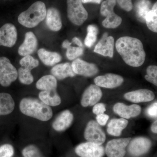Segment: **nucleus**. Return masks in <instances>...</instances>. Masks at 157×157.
Listing matches in <instances>:
<instances>
[{
	"instance_id": "nucleus-1",
	"label": "nucleus",
	"mask_w": 157,
	"mask_h": 157,
	"mask_svg": "<svg viewBox=\"0 0 157 157\" xmlns=\"http://www.w3.org/2000/svg\"><path fill=\"white\" fill-rule=\"evenodd\" d=\"M116 48L125 63L132 67L142 66L146 53L139 39L129 36L122 37L116 42Z\"/></svg>"
},
{
	"instance_id": "nucleus-2",
	"label": "nucleus",
	"mask_w": 157,
	"mask_h": 157,
	"mask_svg": "<svg viewBox=\"0 0 157 157\" xmlns=\"http://www.w3.org/2000/svg\"><path fill=\"white\" fill-rule=\"evenodd\" d=\"M19 108L23 114L42 121L49 120L53 115L50 106L35 98H23L20 103Z\"/></svg>"
},
{
	"instance_id": "nucleus-3",
	"label": "nucleus",
	"mask_w": 157,
	"mask_h": 157,
	"mask_svg": "<svg viewBox=\"0 0 157 157\" xmlns=\"http://www.w3.org/2000/svg\"><path fill=\"white\" fill-rule=\"evenodd\" d=\"M46 7L44 2H36L27 10L21 12L18 17V21L21 25L28 28L35 27L46 17Z\"/></svg>"
},
{
	"instance_id": "nucleus-4",
	"label": "nucleus",
	"mask_w": 157,
	"mask_h": 157,
	"mask_svg": "<svg viewBox=\"0 0 157 157\" xmlns=\"http://www.w3.org/2000/svg\"><path fill=\"white\" fill-rule=\"evenodd\" d=\"M21 67L17 71L19 81L23 84L30 85L34 81L31 71L39 66V62L30 55L24 57L19 62Z\"/></svg>"
},
{
	"instance_id": "nucleus-5",
	"label": "nucleus",
	"mask_w": 157,
	"mask_h": 157,
	"mask_svg": "<svg viewBox=\"0 0 157 157\" xmlns=\"http://www.w3.org/2000/svg\"><path fill=\"white\" fill-rule=\"evenodd\" d=\"M67 15L73 24L81 25L87 20V11L82 5V0H67Z\"/></svg>"
},
{
	"instance_id": "nucleus-6",
	"label": "nucleus",
	"mask_w": 157,
	"mask_h": 157,
	"mask_svg": "<svg viewBox=\"0 0 157 157\" xmlns=\"http://www.w3.org/2000/svg\"><path fill=\"white\" fill-rule=\"evenodd\" d=\"M17 77V69L10 60L6 57H0V84L4 87H8Z\"/></svg>"
},
{
	"instance_id": "nucleus-7",
	"label": "nucleus",
	"mask_w": 157,
	"mask_h": 157,
	"mask_svg": "<svg viewBox=\"0 0 157 157\" xmlns=\"http://www.w3.org/2000/svg\"><path fill=\"white\" fill-rule=\"evenodd\" d=\"M85 138L89 142L102 145L106 140V135L99 124L94 121L88 123L85 130Z\"/></svg>"
},
{
	"instance_id": "nucleus-8",
	"label": "nucleus",
	"mask_w": 157,
	"mask_h": 157,
	"mask_svg": "<svg viewBox=\"0 0 157 157\" xmlns=\"http://www.w3.org/2000/svg\"><path fill=\"white\" fill-rule=\"evenodd\" d=\"M131 140V138H122L109 140L105 150L107 157H124L126 154V147Z\"/></svg>"
},
{
	"instance_id": "nucleus-9",
	"label": "nucleus",
	"mask_w": 157,
	"mask_h": 157,
	"mask_svg": "<svg viewBox=\"0 0 157 157\" xmlns=\"http://www.w3.org/2000/svg\"><path fill=\"white\" fill-rule=\"evenodd\" d=\"M75 151L80 157H103L105 154L104 147L89 141L78 144Z\"/></svg>"
},
{
	"instance_id": "nucleus-10",
	"label": "nucleus",
	"mask_w": 157,
	"mask_h": 157,
	"mask_svg": "<svg viewBox=\"0 0 157 157\" xmlns=\"http://www.w3.org/2000/svg\"><path fill=\"white\" fill-rule=\"evenodd\" d=\"M17 29L14 25L6 23L0 28V46L11 48L17 40Z\"/></svg>"
},
{
	"instance_id": "nucleus-11",
	"label": "nucleus",
	"mask_w": 157,
	"mask_h": 157,
	"mask_svg": "<svg viewBox=\"0 0 157 157\" xmlns=\"http://www.w3.org/2000/svg\"><path fill=\"white\" fill-rule=\"evenodd\" d=\"M71 66L75 74L85 77L95 76L99 72V69L95 64L88 63L79 59L74 60Z\"/></svg>"
},
{
	"instance_id": "nucleus-12",
	"label": "nucleus",
	"mask_w": 157,
	"mask_h": 157,
	"mask_svg": "<svg viewBox=\"0 0 157 157\" xmlns=\"http://www.w3.org/2000/svg\"><path fill=\"white\" fill-rule=\"evenodd\" d=\"M128 144L129 153L134 156H140L149 151L151 147L152 143L148 138L138 137L132 140Z\"/></svg>"
},
{
	"instance_id": "nucleus-13",
	"label": "nucleus",
	"mask_w": 157,
	"mask_h": 157,
	"mask_svg": "<svg viewBox=\"0 0 157 157\" xmlns=\"http://www.w3.org/2000/svg\"><path fill=\"white\" fill-rule=\"evenodd\" d=\"M102 95L99 86L96 85H90L83 93L81 101L82 106L85 107L95 105L101 100Z\"/></svg>"
},
{
	"instance_id": "nucleus-14",
	"label": "nucleus",
	"mask_w": 157,
	"mask_h": 157,
	"mask_svg": "<svg viewBox=\"0 0 157 157\" xmlns=\"http://www.w3.org/2000/svg\"><path fill=\"white\" fill-rule=\"evenodd\" d=\"M95 83L96 85L105 88L113 89L121 85L124 81L121 76L113 73H107L103 76H97L95 78Z\"/></svg>"
},
{
	"instance_id": "nucleus-15",
	"label": "nucleus",
	"mask_w": 157,
	"mask_h": 157,
	"mask_svg": "<svg viewBox=\"0 0 157 157\" xmlns=\"http://www.w3.org/2000/svg\"><path fill=\"white\" fill-rule=\"evenodd\" d=\"M113 110L121 117L129 119L138 116L141 113V108L137 104L127 106L123 103H117L113 106Z\"/></svg>"
},
{
	"instance_id": "nucleus-16",
	"label": "nucleus",
	"mask_w": 157,
	"mask_h": 157,
	"mask_svg": "<svg viewBox=\"0 0 157 157\" xmlns=\"http://www.w3.org/2000/svg\"><path fill=\"white\" fill-rule=\"evenodd\" d=\"M114 39L111 36H108L105 33L103 37L95 46L94 52L104 56L113 57L114 50Z\"/></svg>"
},
{
	"instance_id": "nucleus-17",
	"label": "nucleus",
	"mask_w": 157,
	"mask_h": 157,
	"mask_svg": "<svg viewBox=\"0 0 157 157\" xmlns=\"http://www.w3.org/2000/svg\"><path fill=\"white\" fill-rule=\"evenodd\" d=\"M124 97L132 103H140L153 101L155 95L154 93L150 90L140 89L126 93Z\"/></svg>"
},
{
	"instance_id": "nucleus-18",
	"label": "nucleus",
	"mask_w": 157,
	"mask_h": 157,
	"mask_svg": "<svg viewBox=\"0 0 157 157\" xmlns=\"http://www.w3.org/2000/svg\"><path fill=\"white\" fill-rule=\"evenodd\" d=\"M37 46L38 41L35 34L32 32H27L24 41L18 48V53L21 56L30 55L36 49Z\"/></svg>"
},
{
	"instance_id": "nucleus-19",
	"label": "nucleus",
	"mask_w": 157,
	"mask_h": 157,
	"mask_svg": "<svg viewBox=\"0 0 157 157\" xmlns=\"http://www.w3.org/2000/svg\"><path fill=\"white\" fill-rule=\"evenodd\" d=\"M73 115L70 110H65L59 114L52 124L53 128L57 132H63L72 124Z\"/></svg>"
},
{
	"instance_id": "nucleus-20",
	"label": "nucleus",
	"mask_w": 157,
	"mask_h": 157,
	"mask_svg": "<svg viewBox=\"0 0 157 157\" xmlns=\"http://www.w3.org/2000/svg\"><path fill=\"white\" fill-rule=\"evenodd\" d=\"M46 23L51 30L57 32L62 27V22L60 14L58 9L50 8L46 12Z\"/></svg>"
},
{
	"instance_id": "nucleus-21",
	"label": "nucleus",
	"mask_w": 157,
	"mask_h": 157,
	"mask_svg": "<svg viewBox=\"0 0 157 157\" xmlns=\"http://www.w3.org/2000/svg\"><path fill=\"white\" fill-rule=\"evenodd\" d=\"M52 75L59 80H62L67 77H73L76 74L73 72L72 66L68 63L56 65L51 70Z\"/></svg>"
},
{
	"instance_id": "nucleus-22",
	"label": "nucleus",
	"mask_w": 157,
	"mask_h": 157,
	"mask_svg": "<svg viewBox=\"0 0 157 157\" xmlns=\"http://www.w3.org/2000/svg\"><path fill=\"white\" fill-rule=\"evenodd\" d=\"M39 97L40 101L50 107L59 106L61 103V99L56 90H42L39 93Z\"/></svg>"
},
{
	"instance_id": "nucleus-23",
	"label": "nucleus",
	"mask_w": 157,
	"mask_h": 157,
	"mask_svg": "<svg viewBox=\"0 0 157 157\" xmlns=\"http://www.w3.org/2000/svg\"><path fill=\"white\" fill-rule=\"evenodd\" d=\"M38 54L43 63L49 67L54 66L60 62L62 59V57L59 54L56 52L48 51L44 48L39 49Z\"/></svg>"
},
{
	"instance_id": "nucleus-24",
	"label": "nucleus",
	"mask_w": 157,
	"mask_h": 157,
	"mask_svg": "<svg viewBox=\"0 0 157 157\" xmlns=\"http://www.w3.org/2000/svg\"><path fill=\"white\" fill-rule=\"evenodd\" d=\"M128 124V121L125 119H113L107 125V133L112 136H120L123 130L126 128Z\"/></svg>"
},
{
	"instance_id": "nucleus-25",
	"label": "nucleus",
	"mask_w": 157,
	"mask_h": 157,
	"mask_svg": "<svg viewBox=\"0 0 157 157\" xmlns=\"http://www.w3.org/2000/svg\"><path fill=\"white\" fill-rule=\"evenodd\" d=\"M15 103L10 94L0 93V116L10 114L14 110Z\"/></svg>"
},
{
	"instance_id": "nucleus-26",
	"label": "nucleus",
	"mask_w": 157,
	"mask_h": 157,
	"mask_svg": "<svg viewBox=\"0 0 157 157\" xmlns=\"http://www.w3.org/2000/svg\"><path fill=\"white\" fill-rule=\"evenodd\" d=\"M36 86L41 90H56L57 87V79L52 75L42 76L37 82Z\"/></svg>"
},
{
	"instance_id": "nucleus-27",
	"label": "nucleus",
	"mask_w": 157,
	"mask_h": 157,
	"mask_svg": "<svg viewBox=\"0 0 157 157\" xmlns=\"http://www.w3.org/2000/svg\"><path fill=\"white\" fill-rule=\"evenodd\" d=\"M151 9V3L149 0H138L136 4L137 19L141 22H144L145 16Z\"/></svg>"
},
{
	"instance_id": "nucleus-28",
	"label": "nucleus",
	"mask_w": 157,
	"mask_h": 157,
	"mask_svg": "<svg viewBox=\"0 0 157 157\" xmlns=\"http://www.w3.org/2000/svg\"><path fill=\"white\" fill-rule=\"evenodd\" d=\"M145 21L151 31L157 32V3H155L152 8L145 16Z\"/></svg>"
},
{
	"instance_id": "nucleus-29",
	"label": "nucleus",
	"mask_w": 157,
	"mask_h": 157,
	"mask_svg": "<svg viewBox=\"0 0 157 157\" xmlns=\"http://www.w3.org/2000/svg\"><path fill=\"white\" fill-rule=\"evenodd\" d=\"M71 44L72 42L66 40L63 42L62 46L67 49L66 55L67 58L70 60H73L82 55L83 53V50L82 47H73L71 46Z\"/></svg>"
},
{
	"instance_id": "nucleus-30",
	"label": "nucleus",
	"mask_w": 157,
	"mask_h": 157,
	"mask_svg": "<svg viewBox=\"0 0 157 157\" xmlns=\"http://www.w3.org/2000/svg\"><path fill=\"white\" fill-rule=\"evenodd\" d=\"M116 0H105L101 4V13L106 18H110L117 16L113 11L116 5Z\"/></svg>"
},
{
	"instance_id": "nucleus-31",
	"label": "nucleus",
	"mask_w": 157,
	"mask_h": 157,
	"mask_svg": "<svg viewBox=\"0 0 157 157\" xmlns=\"http://www.w3.org/2000/svg\"><path fill=\"white\" fill-rule=\"evenodd\" d=\"M87 34L84 40L85 45L90 48L94 44L97 39V36L99 32L96 26L90 25L87 27Z\"/></svg>"
},
{
	"instance_id": "nucleus-32",
	"label": "nucleus",
	"mask_w": 157,
	"mask_h": 157,
	"mask_svg": "<svg viewBox=\"0 0 157 157\" xmlns=\"http://www.w3.org/2000/svg\"><path fill=\"white\" fill-rule=\"evenodd\" d=\"M22 154L24 157H45L39 149L34 144H30L23 149Z\"/></svg>"
},
{
	"instance_id": "nucleus-33",
	"label": "nucleus",
	"mask_w": 157,
	"mask_h": 157,
	"mask_svg": "<svg viewBox=\"0 0 157 157\" xmlns=\"http://www.w3.org/2000/svg\"><path fill=\"white\" fill-rule=\"evenodd\" d=\"M144 78L149 82L157 86V67L156 66H150L147 69V75Z\"/></svg>"
},
{
	"instance_id": "nucleus-34",
	"label": "nucleus",
	"mask_w": 157,
	"mask_h": 157,
	"mask_svg": "<svg viewBox=\"0 0 157 157\" xmlns=\"http://www.w3.org/2000/svg\"><path fill=\"white\" fill-rule=\"evenodd\" d=\"M14 153V147L11 144H6L0 146V157H12Z\"/></svg>"
},
{
	"instance_id": "nucleus-35",
	"label": "nucleus",
	"mask_w": 157,
	"mask_h": 157,
	"mask_svg": "<svg viewBox=\"0 0 157 157\" xmlns=\"http://www.w3.org/2000/svg\"><path fill=\"white\" fill-rule=\"evenodd\" d=\"M120 6L125 11H130L133 9L132 0H116Z\"/></svg>"
},
{
	"instance_id": "nucleus-36",
	"label": "nucleus",
	"mask_w": 157,
	"mask_h": 157,
	"mask_svg": "<svg viewBox=\"0 0 157 157\" xmlns=\"http://www.w3.org/2000/svg\"><path fill=\"white\" fill-rule=\"evenodd\" d=\"M106 111V106L103 103H97L93 108V113L96 115L104 113Z\"/></svg>"
},
{
	"instance_id": "nucleus-37",
	"label": "nucleus",
	"mask_w": 157,
	"mask_h": 157,
	"mask_svg": "<svg viewBox=\"0 0 157 157\" xmlns=\"http://www.w3.org/2000/svg\"><path fill=\"white\" fill-rule=\"evenodd\" d=\"M147 113L151 117L155 118L157 116V103L155 102L147 109Z\"/></svg>"
},
{
	"instance_id": "nucleus-38",
	"label": "nucleus",
	"mask_w": 157,
	"mask_h": 157,
	"mask_svg": "<svg viewBox=\"0 0 157 157\" xmlns=\"http://www.w3.org/2000/svg\"><path fill=\"white\" fill-rule=\"evenodd\" d=\"M109 119V115L104 113L97 115L96 117L98 123L101 126H105L107 124Z\"/></svg>"
},
{
	"instance_id": "nucleus-39",
	"label": "nucleus",
	"mask_w": 157,
	"mask_h": 157,
	"mask_svg": "<svg viewBox=\"0 0 157 157\" xmlns=\"http://www.w3.org/2000/svg\"><path fill=\"white\" fill-rule=\"evenodd\" d=\"M72 43L78 45V47H82V45H83L80 39L77 38V37H74L72 39Z\"/></svg>"
},
{
	"instance_id": "nucleus-40",
	"label": "nucleus",
	"mask_w": 157,
	"mask_h": 157,
	"mask_svg": "<svg viewBox=\"0 0 157 157\" xmlns=\"http://www.w3.org/2000/svg\"><path fill=\"white\" fill-rule=\"evenodd\" d=\"M101 2V0H82V2L83 3H94L100 4Z\"/></svg>"
},
{
	"instance_id": "nucleus-41",
	"label": "nucleus",
	"mask_w": 157,
	"mask_h": 157,
	"mask_svg": "<svg viewBox=\"0 0 157 157\" xmlns=\"http://www.w3.org/2000/svg\"><path fill=\"white\" fill-rule=\"evenodd\" d=\"M152 132L153 133L157 134V121L156 120L152 124L151 127Z\"/></svg>"
}]
</instances>
